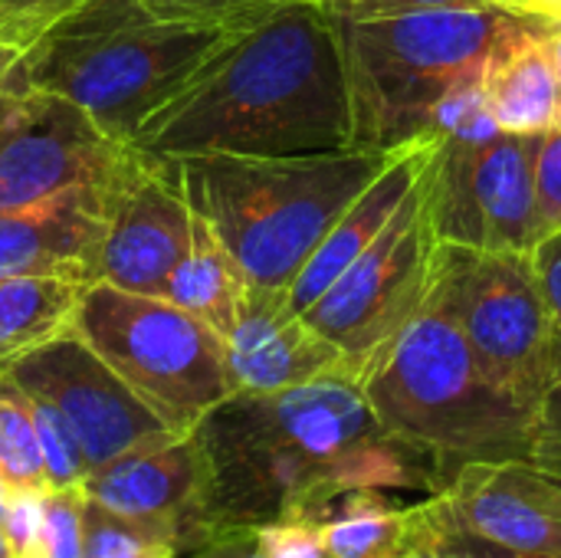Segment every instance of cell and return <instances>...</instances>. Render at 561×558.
Masks as SVG:
<instances>
[{"label":"cell","mask_w":561,"mask_h":558,"mask_svg":"<svg viewBox=\"0 0 561 558\" xmlns=\"http://www.w3.org/2000/svg\"><path fill=\"white\" fill-rule=\"evenodd\" d=\"M542 132H500L486 118L434 135L421 168L424 207L444 243L533 253Z\"/></svg>","instance_id":"9c48e42d"},{"label":"cell","mask_w":561,"mask_h":558,"mask_svg":"<svg viewBox=\"0 0 561 558\" xmlns=\"http://www.w3.org/2000/svg\"><path fill=\"white\" fill-rule=\"evenodd\" d=\"M131 145L158 158H296L355 148L342 46L325 7L286 0L237 33Z\"/></svg>","instance_id":"7a4b0ae2"},{"label":"cell","mask_w":561,"mask_h":558,"mask_svg":"<svg viewBox=\"0 0 561 558\" xmlns=\"http://www.w3.org/2000/svg\"><path fill=\"white\" fill-rule=\"evenodd\" d=\"M3 539L10 558H46L43 539V497L16 493L7 500L3 513Z\"/></svg>","instance_id":"836d02e7"},{"label":"cell","mask_w":561,"mask_h":558,"mask_svg":"<svg viewBox=\"0 0 561 558\" xmlns=\"http://www.w3.org/2000/svg\"><path fill=\"white\" fill-rule=\"evenodd\" d=\"M394 151L296 158H168L194 214L230 250L247 283L289 293L329 227L385 171Z\"/></svg>","instance_id":"277c9868"},{"label":"cell","mask_w":561,"mask_h":558,"mask_svg":"<svg viewBox=\"0 0 561 558\" xmlns=\"http://www.w3.org/2000/svg\"><path fill=\"white\" fill-rule=\"evenodd\" d=\"M227 342L233 391H286L316 382H362L345 352L289 306V293L250 286Z\"/></svg>","instance_id":"5bb4252c"},{"label":"cell","mask_w":561,"mask_h":558,"mask_svg":"<svg viewBox=\"0 0 561 558\" xmlns=\"http://www.w3.org/2000/svg\"><path fill=\"white\" fill-rule=\"evenodd\" d=\"M549 46H552V53H556V59L561 62V20L552 26V33H549Z\"/></svg>","instance_id":"f35d334b"},{"label":"cell","mask_w":561,"mask_h":558,"mask_svg":"<svg viewBox=\"0 0 561 558\" xmlns=\"http://www.w3.org/2000/svg\"><path fill=\"white\" fill-rule=\"evenodd\" d=\"M306 3H325V0H306Z\"/></svg>","instance_id":"60d3db41"},{"label":"cell","mask_w":561,"mask_h":558,"mask_svg":"<svg viewBox=\"0 0 561 558\" xmlns=\"http://www.w3.org/2000/svg\"><path fill=\"white\" fill-rule=\"evenodd\" d=\"M483 118L500 132L536 135L561 125V62L549 36L519 46L496 66L480 95Z\"/></svg>","instance_id":"d6986e66"},{"label":"cell","mask_w":561,"mask_h":558,"mask_svg":"<svg viewBox=\"0 0 561 558\" xmlns=\"http://www.w3.org/2000/svg\"><path fill=\"white\" fill-rule=\"evenodd\" d=\"M30 401H33V421H36V437H39L49 490L82 487L89 470H85V457H82L76 434L69 431V424L59 418L56 408H49L46 401H39L33 395H30Z\"/></svg>","instance_id":"484cf974"},{"label":"cell","mask_w":561,"mask_h":558,"mask_svg":"<svg viewBox=\"0 0 561 558\" xmlns=\"http://www.w3.org/2000/svg\"><path fill=\"white\" fill-rule=\"evenodd\" d=\"M82 513L85 493L82 487L49 490L43 497V539L46 558H82Z\"/></svg>","instance_id":"83f0119b"},{"label":"cell","mask_w":561,"mask_h":558,"mask_svg":"<svg viewBox=\"0 0 561 558\" xmlns=\"http://www.w3.org/2000/svg\"><path fill=\"white\" fill-rule=\"evenodd\" d=\"M0 558H10V553H7V539H3V526H0Z\"/></svg>","instance_id":"ab89813d"},{"label":"cell","mask_w":561,"mask_h":558,"mask_svg":"<svg viewBox=\"0 0 561 558\" xmlns=\"http://www.w3.org/2000/svg\"><path fill=\"white\" fill-rule=\"evenodd\" d=\"M128 141L102 132L76 102L33 86L0 89V207H33L108 181Z\"/></svg>","instance_id":"8fae6325"},{"label":"cell","mask_w":561,"mask_h":558,"mask_svg":"<svg viewBox=\"0 0 561 558\" xmlns=\"http://www.w3.org/2000/svg\"><path fill=\"white\" fill-rule=\"evenodd\" d=\"M89 286L92 283L72 276L0 280V372L26 352L69 332Z\"/></svg>","instance_id":"44dd1931"},{"label":"cell","mask_w":561,"mask_h":558,"mask_svg":"<svg viewBox=\"0 0 561 558\" xmlns=\"http://www.w3.org/2000/svg\"><path fill=\"white\" fill-rule=\"evenodd\" d=\"M250 283L230 250L220 243V237L210 230V224L194 214L191 224V247L168 276L164 299L194 312L207 326H214L220 335L230 332L237 309L247 296Z\"/></svg>","instance_id":"7402d4cb"},{"label":"cell","mask_w":561,"mask_h":558,"mask_svg":"<svg viewBox=\"0 0 561 558\" xmlns=\"http://www.w3.org/2000/svg\"><path fill=\"white\" fill-rule=\"evenodd\" d=\"M82 558H178V539L168 529L118 516L92 500L82 513Z\"/></svg>","instance_id":"cb8c5ba5"},{"label":"cell","mask_w":561,"mask_h":558,"mask_svg":"<svg viewBox=\"0 0 561 558\" xmlns=\"http://www.w3.org/2000/svg\"><path fill=\"white\" fill-rule=\"evenodd\" d=\"M424 513V533L431 536V543L444 553L447 558H546V556H529V553H516L506 546H496L477 533H470L467 526H460L447 506L440 503V497H427L421 503Z\"/></svg>","instance_id":"4316f807"},{"label":"cell","mask_w":561,"mask_h":558,"mask_svg":"<svg viewBox=\"0 0 561 558\" xmlns=\"http://www.w3.org/2000/svg\"><path fill=\"white\" fill-rule=\"evenodd\" d=\"M533 467L561 480V372L542 391L533 411V434H529V457Z\"/></svg>","instance_id":"1f68e13d"},{"label":"cell","mask_w":561,"mask_h":558,"mask_svg":"<svg viewBox=\"0 0 561 558\" xmlns=\"http://www.w3.org/2000/svg\"><path fill=\"white\" fill-rule=\"evenodd\" d=\"M266 558H329L322 529L306 520H279L256 526Z\"/></svg>","instance_id":"e575fe53"},{"label":"cell","mask_w":561,"mask_h":558,"mask_svg":"<svg viewBox=\"0 0 561 558\" xmlns=\"http://www.w3.org/2000/svg\"><path fill=\"white\" fill-rule=\"evenodd\" d=\"M329 16L339 20H371V16H401V13H431V10H483L503 7L529 13L523 0H325Z\"/></svg>","instance_id":"f546056e"},{"label":"cell","mask_w":561,"mask_h":558,"mask_svg":"<svg viewBox=\"0 0 561 558\" xmlns=\"http://www.w3.org/2000/svg\"><path fill=\"white\" fill-rule=\"evenodd\" d=\"M431 141L434 138L394 151V158L385 164V171L329 227V234L322 237V243L316 247V253L306 260V266L299 270V276L289 286V306L296 312H306L391 224V217L398 214V207L404 204V197L411 194V187L421 178Z\"/></svg>","instance_id":"ac0fdd59"},{"label":"cell","mask_w":561,"mask_h":558,"mask_svg":"<svg viewBox=\"0 0 561 558\" xmlns=\"http://www.w3.org/2000/svg\"><path fill=\"white\" fill-rule=\"evenodd\" d=\"M561 230V125L542 132L536 158V227L533 237L542 243Z\"/></svg>","instance_id":"4dcf8cb0"},{"label":"cell","mask_w":561,"mask_h":558,"mask_svg":"<svg viewBox=\"0 0 561 558\" xmlns=\"http://www.w3.org/2000/svg\"><path fill=\"white\" fill-rule=\"evenodd\" d=\"M82 0H0V46L26 53Z\"/></svg>","instance_id":"f1b7e54d"},{"label":"cell","mask_w":561,"mask_h":558,"mask_svg":"<svg viewBox=\"0 0 561 558\" xmlns=\"http://www.w3.org/2000/svg\"><path fill=\"white\" fill-rule=\"evenodd\" d=\"M329 558H404L417 536V506H398L385 490H342L309 520Z\"/></svg>","instance_id":"ffe728a7"},{"label":"cell","mask_w":561,"mask_h":558,"mask_svg":"<svg viewBox=\"0 0 561 558\" xmlns=\"http://www.w3.org/2000/svg\"><path fill=\"white\" fill-rule=\"evenodd\" d=\"M194 210L168 158L131 145L105 184L99 280L125 293L164 296L168 276L191 247Z\"/></svg>","instance_id":"4fadbf2b"},{"label":"cell","mask_w":561,"mask_h":558,"mask_svg":"<svg viewBox=\"0 0 561 558\" xmlns=\"http://www.w3.org/2000/svg\"><path fill=\"white\" fill-rule=\"evenodd\" d=\"M204 457V516L220 526L312 520L342 490L440 493L437 460L391 434L362 382L237 391L194 428Z\"/></svg>","instance_id":"6da1fadb"},{"label":"cell","mask_w":561,"mask_h":558,"mask_svg":"<svg viewBox=\"0 0 561 558\" xmlns=\"http://www.w3.org/2000/svg\"><path fill=\"white\" fill-rule=\"evenodd\" d=\"M105 184L76 187L33 207H0V280L72 276L95 283L105 234Z\"/></svg>","instance_id":"e0dca14e"},{"label":"cell","mask_w":561,"mask_h":558,"mask_svg":"<svg viewBox=\"0 0 561 558\" xmlns=\"http://www.w3.org/2000/svg\"><path fill=\"white\" fill-rule=\"evenodd\" d=\"M533 263L549 316V368L556 378L561 372V230L533 247Z\"/></svg>","instance_id":"d6a6232c"},{"label":"cell","mask_w":561,"mask_h":558,"mask_svg":"<svg viewBox=\"0 0 561 558\" xmlns=\"http://www.w3.org/2000/svg\"><path fill=\"white\" fill-rule=\"evenodd\" d=\"M404 558H447L434 543L431 536L424 533V513H421V503H417V536H414V546L404 553Z\"/></svg>","instance_id":"74e56055"},{"label":"cell","mask_w":561,"mask_h":558,"mask_svg":"<svg viewBox=\"0 0 561 558\" xmlns=\"http://www.w3.org/2000/svg\"><path fill=\"white\" fill-rule=\"evenodd\" d=\"M437 497L460 526L496 546L561 558V480L529 460L467 464Z\"/></svg>","instance_id":"2e32d148"},{"label":"cell","mask_w":561,"mask_h":558,"mask_svg":"<svg viewBox=\"0 0 561 558\" xmlns=\"http://www.w3.org/2000/svg\"><path fill=\"white\" fill-rule=\"evenodd\" d=\"M362 391L391 434L437 460L444 487L467 464L529 457L533 408L493 385L457 322L431 299L371 358Z\"/></svg>","instance_id":"5b68a950"},{"label":"cell","mask_w":561,"mask_h":558,"mask_svg":"<svg viewBox=\"0 0 561 558\" xmlns=\"http://www.w3.org/2000/svg\"><path fill=\"white\" fill-rule=\"evenodd\" d=\"M82 493L118 516L168 529L181 556L214 533L204 516V457L194 431L122 454L89 474Z\"/></svg>","instance_id":"9a60e30c"},{"label":"cell","mask_w":561,"mask_h":558,"mask_svg":"<svg viewBox=\"0 0 561 558\" xmlns=\"http://www.w3.org/2000/svg\"><path fill=\"white\" fill-rule=\"evenodd\" d=\"M0 487L7 490V497L49 493L33 401L7 372H0Z\"/></svg>","instance_id":"603a6c76"},{"label":"cell","mask_w":561,"mask_h":558,"mask_svg":"<svg viewBox=\"0 0 561 558\" xmlns=\"http://www.w3.org/2000/svg\"><path fill=\"white\" fill-rule=\"evenodd\" d=\"M20 49L0 46V89H23V72H20Z\"/></svg>","instance_id":"8d00e7d4"},{"label":"cell","mask_w":561,"mask_h":558,"mask_svg":"<svg viewBox=\"0 0 561 558\" xmlns=\"http://www.w3.org/2000/svg\"><path fill=\"white\" fill-rule=\"evenodd\" d=\"M184 558H266L256 526H220Z\"/></svg>","instance_id":"d590c367"},{"label":"cell","mask_w":561,"mask_h":558,"mask_svg":"<svg viewBox=\"0 0 561 558\" xmlns=\"http://www.w3.org/2000/svg\"><path fill=\"white\" fill-rule=\"evenodd\" d=\"M151 16L191 26H220L243 33L276 13L286 0H138Z\"/></svg>","instance_id":"d4e9b609"},{"label":"cell","mask_w":561,"mask_h":558,"mask_svg":"<svg viewBox=\"0 0 561 558\" xmlns=\"http://www.w3.org/2000/svg\"><path fill=\"white\" fill-rule=\"evenodd\" d=\"M332 23L348 82L352 145L401 151L483 118L480 95L496 66L549 36L559 20L483 7Z\"/></svg>","instance_id":"3957f363"},{"label":"cell","mask_w":561,"mask_h":558,"mask_svg":"<svg viewBox=\"0 0 561 558\" xmlns=\"http://www.w3.org/2000/svg\"><path fill=\"white\" fill-rule=\"evenodd\" d=\"M427 299L457 322L493 385L536 411L552 368L549 316L533 253L440 240Z\"/></svg>","instance_id":"ba28073f"},{"label":"cell","mask_w":561,"mask_h":558,"mask_svg":"<svg viewBox=\"0 0 561 558\" xmlns=\"http://www.w3.org/2000/svg\"><path fill=\"white\" fill-rule=\"evenodd\" d=\"M440 237L421 178L378 240L302 312L365 375L371 358L424 309Z\"/></svg>","instance_id":"30bf717a"},{"label":"cell","mask_w":561,"mask_h":558,"mask_svg":"<svg viewBox=\"0 0 561 558\" xmlns=\"http://www.w3.org/2000/svg\"><path fill=\"white\" fill-rule=\"evenodd\" d=\"M72 332L181 434L237 395L224 335L164 296L92 283Z\"/></svg>","instance_id":"52a82bcc"},{"label":"cell","mask_w":561,"mask_h":558,"mask_svg":"<svg viewBox=\"0 0 561 558\" xmlns=\"http://www.w3.org/2000/svg\"><path fill=\"white\" fill-rule=\"evenodd\" d=\"M237 33L151 16L138 0H82L23 56V82L76 102L118 141L164 109Z\"/></svg>","instance_id":"8992f818"},{"label":"cell","mask_w":561,"mask_h":558,"mask_svg":"<svg viewBox=\"0 0 561 558\" xmlns=\"http://www.w3.org/2000/svg\"><path fill=\"white\" fill-rule=\"evenodd\" d=\"M7 375L26 395L59 411L82 447L89 474L108 467L128 451L181 434L72 329L16 358Z\"/></svg>","instance_id":"7c38bea8"}]
</instances>
